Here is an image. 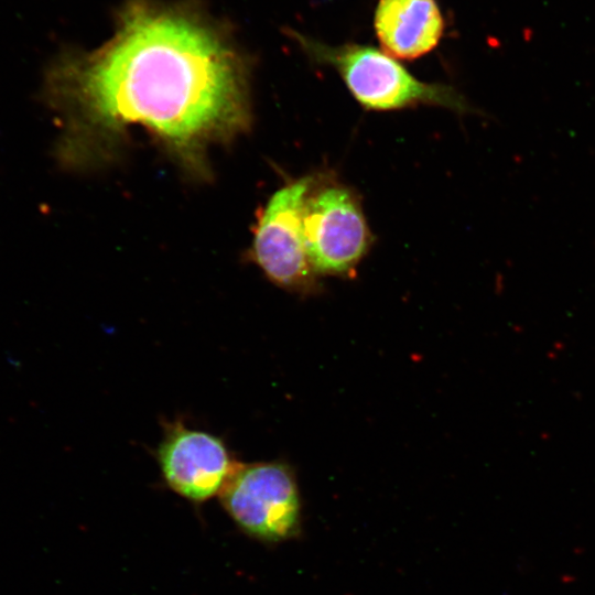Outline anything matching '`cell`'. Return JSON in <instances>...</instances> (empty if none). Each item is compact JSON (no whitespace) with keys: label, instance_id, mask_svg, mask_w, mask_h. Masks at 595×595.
Here are the masks:
<instances>
[{"label":"cell","instance_id":"1","mask_svg":"<svg viewBox=\"0 0 595 595\" xmlns=\"http://www.w3.org/2000/svg\"><path fill=\"white\" fill-rule=\"evenodd\" d=\"M42 99L62 129L57 156L74 167L110 156L138 126L185 170L206 175L208 148L251 119L246 73L227 42L196 15L145 6L102 47L57 57Z\"/></svg>","mask_w":595,"mask_h":595},{"label":"cell","instance_id":"2","mask_svg":"<svg viewBox=\"0 0 595 595\" xmlns=\"http://www.w3.org/2000/svg\"><path fill=\"white\" fill-rule=\"evenodd\" d=\"M292 36L313 63L334 68L367 110L389 111L426 105L461 115L476 111L453 86L418 79L394 57L377 47L357 43L332 45L295 31Z\"/></svg>","mask_w":595,"mask_h":595},{"label":"cell","instance_id":"3","mask_svg":"<svg viewBox=\"0 0 595 595\" xmlns=\"http://www.w3.org/2000/svg\"><path fill=\"white\" fill-rule=\"evenodd\" d=\"M218 497L235 524L252 539L278 543L300 532L299 489L283 463L237 462Z\"/></svg>","mask_w":595,"mask_h":595},{"label":"cell","instance_id":"4","mask_svg":"<svg viewBox=\"0 0 595 595\" xmlns=\"http://www.w3.org/2000/svg\"><path fill=\"white\" fill-rule=\"evenodd\" d=\"M318 174L288 182L260 209L253 229L251 260L275 285L299 294L320 289L304 239V206Z\"/></svg>","mask_w":595,"mask_h":595},{"label":"cell","instance_id":"5","mask_svg":"<svg viewBox=\"0 0 595 595\" xmlns=\"http://www.w3.org/2000/svg\"><path fill=\"white\" fill-rule=\"evenodd\" d=\"M303 223L307 256L318 275H348L372 244L357 193L328 175L318 174L309 192Z\"/></svg>","mask_w":595,"mask_h":595},{"label":"cell","instance_id":"6","mask_svg":"<svg viewBox=\"0 0 595 595\" xmlns=\"http://www.w3.org/2000/svg\"><path fill=\"white\" fill-rule=\"evenodd\" d=\"M155 456L167 487L195 504L218 496L237 464L220 437L180 420L165 423Z\"/></svg>","mask_w":595,"mask_h":595},{"label":"cell","instance_id":"7","mask_svg":"<svg viewBox=\"0 0 595 595\" xmlns=\"http://www.w3.org/2000/svg\"><path fill=\"white\" fill-rule=\"evenodd\" d=\"M374 25L387 54L415 60L439 44L444 19L435 0H379Z\"/></svg>","mask_w":595,"mask_h":595}]
</instances>
